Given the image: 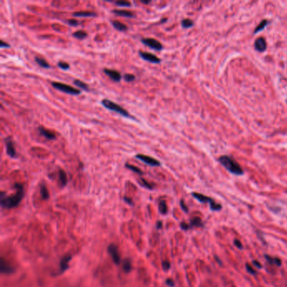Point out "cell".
<instances>
[{
    "label": "cell",
    "instance_id": "obj_21",
    "mask_svg": "<svg viewBox=\"0 0 287 287\" xmlns=\"http://www.w3.org/2000/svg\"><path fill=\"white\" fill-rule=\"evenodd\" d=\"M73 84L75 86H77L78 88H79L80 89L82 90H84V91H89V87L88 85L87 84H85L84 82L81 81V80H78V79H75L73 80Z\"/></svg>",
    "mask_w": 287,
    "mask_h": 287
},
{
    "label": "cell",
    "instance_id": "obj_22",
    "mask_svg": "<svg viewBox=\"0 0 287 287\" xmlns=\"http://www.w3.org/2000/svg\"><path fill=\"white\" fill-rule=\"evenodd\" d=\"M72 36L76 39H78V40H84L85 38H87L88 33L84 31H77L72 33Z\"/></svg>",
    "mask_w": 287,
    "mask_h": 287
},
{
    "label": "cell",
    "instance_id": "obj_24",
    "mask_svg": "<svg viewBox=\"0 0 287 287\" xmlns=\"http://www.w3.org/2000/svg\"><path fill=\"white\" fill-rule=\"evenodd\" d=\"M265 258L267 259V261L271 264H275L277 266H280L281 265V261L277 258H272L270 256H268V255H265Z\"/></svg>",
    "mask_w": 287,
    "mask_h": 287
},
{
    "label": "cell",
    "instance_id": "obj_12",
    "mask_svg": "<svg viewBox=\"0 0 287 287\" xmlns=\"http://www.w3.org/2000/svg\"><path fill=\"white\" fill-rule=\"evenodd\" d=\"M254 47L257 51H260V52L265 51L266 47H267V43H266V41L264 40V38H263V37L258 38L254 42Z\"/></svg>",
    "mask_w": 287,
    "mask_h": 287
},
{
    "label": "cell",
    "instance_id": "obj_39",
    "mask_svg": "<svg viewBox=\"0 0 287 287\" xmlns=\"http://www.w3.org/2000/svg\"><path fill=\"white\" fill-rule=\"evenodd\" d=\"M234 244L236 245L237 248H240V249L242 248V242H241L239 240H235V241H234Z\"/></svg>",
    "mask_w": 287,
    "mask_h": 287
},
{
    "label": "cell",
    "instance_id": "obj_23",
    "mask_svg": "<svg viewBox=\"0 0 287 287\" xmlns=\"http://www.w3.org/2000/svg\"><path fill=\"white\" fill-rule=\"evenodd\" d=\"M269 24V20L268 19H263L261 22H260V24L256 27V29L254 30V34H256V33H258V32H259V31H263L265 27H266V25Z\"/></svg>",
    "mask_w": 287,
    "mask_h": 287
},
{
    "label": "cell",
    "instance_id": "obj_1",
    "mask_svg": "<svg viewBox=\"0 0 287 287\" xmlns=\"http://www.w3.org/2000/svg\"><path fill=\"white\" fill-rule=\"evenodd\" d=\"M15 187L17 189V192L10 196H4V193H1V205L5 208H13L17 206L21 201L24 196V188L21 184H15Z\"/></svg>",
    "mask_w": 287,
    "mask_h": 287
},
{
    "label": "cell",
    "instance_id": "obj_26",
    "mask_svg": "<svg viewBox=\"0 0 287 287\" xmlns=\"http://www.w3.org/2000/svg\"><path fill=\"white\" fill-rule=\"evenodd\" d=\"M125 167H126V169L132 170V172H134V173H138V174H140V175H142V174L143 173H142V171L141 169H138L137 167H136V166H134V165H132V164H130V163H126V164H125Z\"/></svg>",
    "mask_w": 287,
    "mask_h": 287
},
{
    "label": "cell",
    "instance_id": "obj_17",
    "mask_svg": "<svg viewBox=\"0 0 287 287\" xmlns=\"http://www.w3.org/2000/svg\"><path fill=\"white\" fill-rule=\"evenodd\" d=\"M72 257L71 255H66L65 257L62 258V259L61 260L60 263V269H61V272H64L65 270L68 268V264L71 260Z\"/></svg>",
    "mask_w": 287,
    "mask_h": 287
},
{
    "label": "cell",
    "instance_id": "obj_29",
    "mask_svg": "<svg viewBox=\"0 0 287 287\" xmlns=\"http://www.w3.org/2000/svg\"><path fill=\"white\" fill-rule=\"evenodd\" d=\"M201 226H202V222H201V220L199 217H195L191 220L190 227H201Z\"/></svg>",
    "mask_w": 287,
    "mask_h": 287
},
{
    "label": "cell",
    "instance_id": "obj_31",
    "mask_svg": "<svg viewBox=\"0 0 287 287\" xmlns=\"http://www.w3.org/2000/svg\"><path fill=\"white\" fill-rule=\"evenodd\" d=\"M139 183H140V185H142L143 187L147 188V189H152V188H153V185H151L150 183H148V182H147L146 179H141L139 180Z\"/></svg>",
    "mask_w": 287,
    "mask_h": 287
},
{
    "label": "cell",
    "instance_id": "obj_43",
    "mask_svg": "<svg viewBox=\"0 0 287 287\" xmlns=\"http://www.w3.org/2000/svg\"><path fill=\"white\" fill-rule=\"evenodd\" d=\"M166 283L169 285V286H171V287H173V286H174V283H173V281L172 280H170V279H168V280H167Z\"/></svg>",
    "mask_w": 287,
    "mask_h": 287
},
{
    "label": "cell",
    "instance_id": "obj_41",
    "mask_svg": "<svg viewBox=\"0 0 287 287\" xmlns=\"http://www.w3.org/2000/svg\"><path fill=\"white\" fill-rule=\"evenodd\" d=\"M180 205H181V207H182V209H183L185 211H186V212H187V211H188V208H187L186 205L185 204V202H184L183 201H180Z\"/></svg>",
    "mask_w": 287,
    "mask_h": 287
},
{
    "label": "cell",
    "instance_id": "obj_10",
    "mask_svg": "<svg viewBox=\"0 0 287 287\" xmlns=\"http://www.w3.org/2000/svg\"><path fill=\"white\" fill-rule=\"evenodd\" d=\"M104 72L114 82H120L121 80V74L118 71L116 70H113V69H108V68H104Z\"/></svg>",
    "mask_w": 287,
    "mask_h": 287
},
{
    "label": "cell",
    "instance_id": "obj_6",
    "mask_svg": "<svg viewBox=\"0 0 287 287\" xmlns=\"http://www.w3.org/2000/svg\"><path fill=\"white\" fill-rule=\"evenodd\" d=\"M136 158L141 160L142 162H143L144 163L149 165V166H152V167H158V166H161V163L153 158L152 157L150 156H147V155H144V154H141V153H138L136 155Z\"/></svg>",
    "mask_w": 287,
    "mask_h": 287
},
{
    "label": "cell",
    "instance_id": "obj_28",
    "mask_svg": "<svg viewBox=\"0 0 287 287\" xmlns=\"http://www.w3.org/2000/svg\"><path fill=\"white\" fill-rule=\"evenodd\" d=\"M159 211L162 214H166L168 211V206L167 204L165 202V201H161L159 202Z\"/></svg>",
    "mask_w": 287,
    "mask_h": 287
},
{
    "label": "cell",
    "instance_id": "obj_44",
    "mask_svg": "<svg viewBox=\"0 0 287 287\" xmlns=\"http://www.w3.org/2000/svg\"><path fill=\"white\" fill-rule=\"evenodd\" d=\"M124 200H125V201H126V202L129 203L130 205H132V200H131L130 198H128V197L125 196V197H124Z\"/></svg>",
    "mask_w": 287,
    "mask_h": 287
},
{
    "label": "cell",
    "instance_id": "obj_14",
    "mask_svg": "<svg viewBox=\"0 0 287 287\" xmlns=\"http://www.w3.org/2000/svg\"><path fill=\"white\" fill-rule=\"evenodd\" d=\"M113 14L118 15V16H121V17L125 18H134L135 15L133 13H132L131 11L128 10H125V9H113L111 11Z\"/></svg>",
    "mask_w": 287,
    "mask_h": 287
},
{
    "label": "cell",
    "instance_id": "obj_46",
    "mask_svg": "<svg viewBox=\"0 0 287 287\" xmlns=\"http://www.w3.org/2000/svg\"><path fill=\"white\" fill-rule=\"evenodd\" d=\"M161 226H162V222H158V223H157V227H158V228H160V227H161Z\"/></svg>",
    "mask_w": 287,
    "mask_h": 287
},
{
    "label": "cell",
    "instance_id": "obj_15",
    "mask_svg": "<svg viewBox=\"0 0 287 287\" xmlns=\"http://www.w3.org/2000/svg\"><path fill=\"white\" fill-rule=\"evenodd\" d=\"M111 25H113V27L117 30L119 31H122V32H125L128 30V27L127 25H126L125 24L120 22L118 20H114V19H111Z\"/></svg>",
    "mask_w": 287,
    "mask_h": 287
},
{
    "label": "cell",
    "instance_id": "obj_3",
    "mask_svg": "<svg viewBox=\"0 0 287 287\" xmlns=\"http://www.w3.org/2000/svg\"><path fill=\"white\" fill-rule=\"evenodd\" d=\"M101 104L107 109V110H110L111 111H114L116 113H118L119 115L124 116V117H126V118H132L134 119L132 116L131 114L126 110H125L123 107H121L120 105H119L118 104L115 103V102L111 101L110 100H108V99H104L103 100L101 101Z\"/></svg>",
    "mask_w": 287,
    "mask_h": 287
},
{
    "label": "cell",
    "instance_id": "obj_20",
    "mask_svg": "<svg viewBox=\"0 0 287 287\" xmlns=\"http://www.w3.org/2000/svg\"><path fill=\"white\" fill-rule=\"evenodd\" d=\"M35 62L40 66V67H41V68H51V66H50V64L45 60V59H43V58H41V57H39V56H35Z\"/></svg>",
    "mask_w": 287,
    "mask_h": 287
},
{
    "label": "cell",
    "instance_id": "obj_8",
    "mask_svg": "<svg viewBox=\"0 0 287 287\" xmlns=\"http://www.w3.org/2000/svg\"><path fill=\"white\" fill-rule=\"evenodd\" d=\"M139 56L145 61H147L149 62L152 63H156L158 64L161 62V59L159 57H157L156 55L149 53V52H146V51H139Z\"/></svg>",
    "mask_w": 287,
    "mask_h": 287
},
{
    "label": "cell",
    "instance_id": "obj_13",
    "mask_svg": "<svg viewBox=\"0 0 287 287\" xmlns=\"http://www.w3.org/2000/svg\"><path fill=\"white\" fill-rule=\"evenodd\" d=\"M38 132H40L41 135L46 137L47 140H55L56 138V136L54 132H52L50 130H47L43 126H39L38 127Z\"/></svg>",
    "mask_w": 287,
    "mask_h": 287
},
{
    "label": "cell",
    "instance_id": "obj_37",
    "mask_svg": "<svg viewBox=\"0 0 287 287\" xmlns=\"http://www.w3.org/2000/svg\"><path fill=\"white\" fill-rule=\"evenodd\" d=\"M162 265H163V268L164 270H168L170 269V264H169V261H163L162 263Z\"/></svg>",
    "mask_w": 287,
    "mask_h": 287
},
{
    "label": "cell",
    "instance_id": "obj_11",
    "mask_svg": "<svg viewBox=\"0 0 287 287\" xmlns=\"http://www.w3.org/2000/svg\"><path fill=\"white\" fill-rule=\"evenodd\" d=\"M108 250H109V253H110V255H111L114 262L116 264H119L120 263V254L118 253V249H117L116 246L111 244L110 246H109Z\"/></svg>",
    "mask_w": 287,
    "mask_h": 287
},
{
    "label": "cell",
    "instance_id": "obj_38",
    "mask_svg": "<svg viewBox=\"0 0 287 287\" xmlns=\"http://www.w3.org/2000/svg\"><path fill=\"white\" fill-rule=\"evenodd\" d=\"M0 47H2V48H9V47H10V45L8 44L7 42H5L3 40H2L1 43H0Z\"/></svg>",
    "mask_w": 287,
    "mask_h": 287
},
{
    "label": "cell",
    "instance_id": "obj_34",
    "mask_svg": "<svg viewBox=\"0 0 287 287\" xmlns=\"http://www.w3.org/2000/svg\"><path fill=\"white\" fill-rule=\"evenodd\" d=\"M123 78H124L125 81H126V82H132L136 78L135 76L133 74H131V73H126Z\"/></svg>",
    "mask_w": 287,
    "mask_h": 287
},
{
    "label": "cell",
    "instance_id": "obj_30",
    "mask_svg": "<svg viewBox=\"0 0 287 287\" xmlns=\"http://www.w3.org/2000/svg\"><path fill=\"white\" fill-rule=\"evenodd\" d=\"M123 269H124V270H125L126 273H128V272H130V271H131V269H132V264H131V262H130V260H128V259H126V260L123 262Z\"/></svg>",
    "mask_w": 287,
    "mask_h": 287
},
{
    "label": "cell",
    "instance_id": "obj_35",
    "mask_svg": "<svg viewBox=\"0 0 287 287\" xmlns=\"http://www.w3.org/2000/svg\"><path fill=\"white\" fill-rule=\"evenodd\" d=\"M65 22L68 24V25H71V26H78V25H79V22H78V20H77V19H67V20H65Z\"/></svg>",
    "mask_w": 287,
    "mask_h": 287
},
{
    "label": "cell",
    "instance_id": "obj_45",
    "mask_svg": "<svg viewBox=\"0 0 287 287\" xmlns=\"http://www.w3.org/2000/svg\"><path fill=\"white\" fill-rule=\"evenodd\" d=\"M141 3H144V4H148V3H151V1L150 0H141Z\"/></svg>",
    "mask_w": 287,
    "mask_h": 287
},
{
    "label": "cell",
    "instance_id": "obj_42",
    "mask_svg": "<svg viewBox=\"0 0 287 287\" xmlns=\"http://www.w3.org/2000/svg\"><path fill=\"white\" fill-rule=\"evenodd\" d=\"M253 264L255 266V267H257V268H261V267H262L261 264H260V263H258V262L256 261V260L253 261Z\"/></svg>",
    "mask_w": 287,
    "mask_h": 287
},
{
    "label": "cell",
    "instance_id": "obj_27",
    "mask_svg": "<svg viewBox=\"0 0 287 287\" xmlns=\"http://www.w3.org/2000/svg\"><path fill=\"white\" fill-rule=\"evenodd\" d=\"M181 25L183 28H185V29H188V28H190L194 25V22L189 19H185L182 20L181 22Z\"/></svg>",
    "mask_w": 287,
    "mask_h": 287
},
{
    "label": "cell",
    "instance_id": "obj_2",
    "mask_svg": "<svg viewBox=\"0 0 287 287\" xmlns=\"http://www.w3.org/2000/svg\"><path fill=\"white\" fill-rule=\"evenodd\" d=\"M219 162L230 173L236 174V175L243 174V170L241 168V166L231 157H228L227 155L221 156L219 157Z\"/></svg>",
    "mask_w": 287,
    "mask_h": 287
},
{
    "label": "cell",
    "instance_id": "obj_18",
    "mask_svg": "<svg viewBox=\"0 0 287 287\" xmlns=\"http://www.w3.org/2000/svg\"><path fill=\"white\" fill-rule=\"evenodd\" d=\"M58 177H59V182L61 185L62 187L66 185L68 183V178H67V174L64 170H62V169L58 170Z\"/></svg>",
    "mask_w": 287,
    "mask_h": 287
},
{
    "label": "cell",
    "instance_id": "obj_32",
    "mask_svg": "<svg viewBox=\"0 0 287 287\" xmlns=\"http://www.w3.org/2000/svg\"><path fill=\"white\" fill-rule=\"evenodd\" d=\"M115 4L120 7H130L132 5V3L128 1H116L115 2Z\"/></svg>",
    "mask_w": 287,
    "mask_h": 287
},
{
    "label": "cell",
    "instance_id": "obj_40",
    "mask_svg": "<svg viewBox=\"0 0 287 287\" xmlns=\"http://www.w3.org/2000/svg\"><path fill=\"white\" fill-rule=\"evenodd\" d=\"M189 225H188L187 223H185V222H182L181 223V228L184 229V230H188L189 228Z\"/></svg>",
    "mask_w": 287,
    "mask_h": 287
},
{
    "label": "cell",
    "instance_id": "obj_25",
    "mask_svg": "<svg viewBox=\"0 0 287 287\" xmlns=\"http://www.w3.org/2000/svg\"><path fill=\"white\" fill-rule=\"evenodd\" d=\"M41 197L44 199V200H47L49 198V192H48V189L46 187V185L44 184H42L41 185Z\"/></svg>",
    "mask_w": 287,
    "mask_h": 287
},
{
    "label": "cell",
    "instance_id": "obj_36",
    "mask_svg": "<svg viewBox=\"0 0 287 287\" xmlns=\"http://www.w3.org/2000/svg\"><path fill=\"white\" fill-rule=\"evenodd\" d=\"M246 268H247V270L249 274H256V271L254 270V269L253 268V266H250L249 264H247L246 265Z\"/></svg>",
    "mask_w": 287,
    "mask_h": 287
},
{
    "label": "cell",
    "instance_id": "obj_19",
    "mask_svg": "<svg viewBox=\"0 0 287 287\" xmlns=\"http://www.w3.org/2000/svg\"><path fill=\"white\" fill-rule=\"evenodd\" d=\"M72 15L75 17H94L96 16V14L91 11H78V12H74Z\"/></svg>",
    "mask_w": 287,
    "mask_h": 287
},
{
    "label": "cell",
    "instance_id": "obj_33",
    "mask_svg": "<svg viewBox=\"0 0 287 287\" xmlns=\"http://www.w3.org/2000/svg\"><path fill=\"white\" fill-rule=\"evenodd\" d=\"M57 66H58V68H60L61 69H62V70H68V69H69V68H70V65L68 64V62H62V61L58 62Z\"/></svg>",
    "mask_w": 287,
    "mask_h": 287
},
{
    "label": "cell",
    "instance_id": "obj_9",
    "mask_svg": "<svg viewBox=\"0 0 287 287\" xmlns=\"http://www.w3.org/2000/svg\"><path fill=\"white\" fill-rule=\"evenodd\" d=\"M4 142H5V145H6V152L7 154L14 158V157H16V150L15 148V145H14V142L12 141V139L10 137H6L4 139Z\"/></svg>",
    "mask_w": 287,
    "mask_h": 287
},
{
    "label": "cell",
    "instance_id": "obj_16",
    "mask_svg": "<svg viewBox=\"0 0 287 287\" xmlns=\"http://www.w3.org/2000/svg\"><path fill=\"white\" fill-rule=\"evenodd\" d=\"M0 266H1V272L3 274H12L14 272V269L10 265H9L3 258L1 259Z\"/></svg>",
    "mask_w": 287,
    "mask_h": 287
},
{
    "label": "cell",
    "instance_id": "obj_5",
    "mask_svg": "<svg viewBox=\"0 0 287 287\" xmlns=\"http://www.w3.org/2000/svg\"><path fill=\"white\" fill-rule=\"evenodd\" d=\"M192 195L196 199L198 200L199 201L202 203H209L210 204V207L212 211H219L221 209V205L217 203L213 199L208 197V196H205L204 195H201V194H199V193H192Z\"/></svg>",
    "mask_w": 287,
    "mask_h": 287
},
{
    "label": "cell",
    "instance_id": "obj_7",
    "mask_svg": "<svg viewBox=\"0 0 287 287\" xmlns=\"http://www.w3.org/2000/svg\"><path fill=\"white\" fill-rule=\"evenodd\" d=\"M141 41L147 47L152 48L155 51H161L163 50V45L157 40L153 38H142Z\"/></svg>",
    "mask_w": 287,
    "mask_h": 287
},
{
    "label": "cell",
    "instance_id": "obj_4",
    "mask_svg": "<svg viewBox=\"0 0 287 287\" xmlns=\"http://www.w3.org/2000/svg\"><path fill=\"white\" fill-rule=\"evenodd\" d=\"M51 86L57 89V90H60L63 93H66V94H72V95H78L81 94V90L76 88H73L72 86L68 84H62V83H59V82H51Z\"/></svg>",
    "mask_w": 287,
    "mask_h": 287
}]
</instances>
